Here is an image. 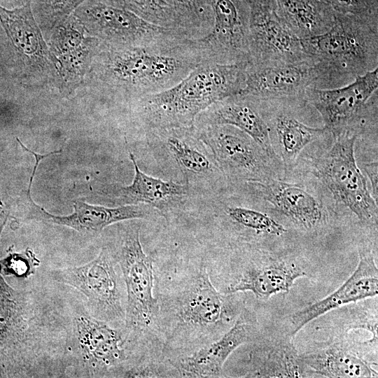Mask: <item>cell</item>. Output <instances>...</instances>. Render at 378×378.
<instances>
[{
  "instance_id": "6da1fadb",
  "label": "cell",
  "mask_w": 378,
  "mask_h": 378,
  "mask_svg": "<svg viewBox=\"0 0 378 378\" xmlns=\"http://www.w3.org/2000/svg\"><path fill=\"white\" fill-rule=\"evenodd\" d=\"M96 57L102 88L134 99L172 87L202 64L192 38L181 35L141 46L102 43Z\"/></svg>"
},
{
  "instance_id": "7a4b0ae2",
  "label": "cell",
  "mask_w": 378,
  "mask_h": 378,
  "mask_svg": "<svg viewBox=\"0 0 378 378\" xmlns=\"http://www.w3.org/2000/svg\"><path fill=\"white\" fill-rule=\"evenodd\" d=\"M183 274L169 282L167 292L162 290L157 297L162 354L172 350L186 354L210 342L226 316L225 300L206 266L190 267Z\"/></svg>"
},
{
  "instance_id": "3957f363",
  "label": "cell",
  "mask_w": 378,
  "mask_h": 378,
  "mask_svg": "<svg viewBox=\"0 0 378 378\" xmlns=\"http://www.w3.org/2000/svg\"><path fill=\"white\" fill-rule=\"evenodd\" d=\"M247 62L203 63L172 87L136 99L144 130L194 125L210 106L241 92Z\"/></svg>"
},
{
  "instance_id": "277c9868",
  "label": "cell",
  "mask_w": 378,
  "mask_h": 378,
  "mask_svg": "<svg viewBox=\"0 0 378 378\" xmlns=\"http://www.w3.org/2000/svg\"><path fill=\"white\" fill-rule=\"evenodd\" d=\"M316 88L343 86L378 65V19L335 13L326 32L301 39Z\"/></svg>"
},
{
  "instance_id": "5b68a950",
  "label": "cell",
  "mask_w": 378,
  "mask_h": 378,
  "mask_svg": "<svg viewBox=\"0 0 378 378\" xmlns=\"http://www.w3.org/2000/svg\"><path fill=\"white\" fill-rule=\"evenodd\" d=\"M109 248L120 269L125 287L124 346L129 356H133L146 344L148 336L159 332L154 262L143 249L137 224L122 227L115 246Z\"/></svg>"
},
{
  "instance_id": "8992f818",
  "label": "cell",
  "mask_w": 378,
  "mask_h": 378,
  "mask_svg": "<svg viewBox=\"0 0 378 378\" xmlns=\"http://www.w3.org/2000/svg\"><path fill=\"white\" fill-rule=\"evenodd\" d=\"M149 148L174 181L186 185L194 194H207L223 174L195 125L146 131Z\"/></svg>"
},
{
  "instance_id": "52a82bcc",
  "label": "cell",
  "mask_w": 378,
  "mask_h": 378,
  "mask_svg": "<svg viewBox=\"0 0 378 378\" xmlns=\"http://www.w3.org/2000/svg\"><path fill=\"white\" fill-rule=\"evenodd\" d=\"M108 246H103L97 256L80 265L52 269L50 277L69 286L86 299V309L93 317L115 328H122L125 302L122 288V276Z\"/></svg>"
},
{
  "instance_id": "ba28073f",
  "label": "cell",
  "mask_w": 378,
  "mask_h": 378,
  "mask_svg": "<svg viewBox=\"0 0 378 378\" xmlns=\"http://www.w3.org/2000/svg\"><path fill=\"white\" fill-rule=\"evenodd\" d=\"M71 310L74 377H115L130 360L122 328L93 317L83 304Z\"/></svg>"
},
{
  "instance_id": "9c48e42d",
  "label": "cell",
  "mask_w": 378,
  "mask_h": 378,
  "mask_svg": "<svg viewBox=\"0 0 378 378\" xmlns=\"http://www.w3.org/2000/svg\"><path fill=\"white\" fill-rule=\"evenodd\" d=\"M333 137L332 146L314 162L313 173L335 200L360 221H370L377 218V202L356 164L354 148L357 131L345 130Z\"/></svg>"
},
{
  "instance_id": "30bf717a",
  "label": "cell",
  "mask_w": 378,
  "mask_h": 378,
  "mask_svg": "<svg viewBox=\"0 0 378 378\" xmlns=\"http://www.w3.org/2000/svg\"><path fill=\"white\" fill-rule=\"evenodd\" d=\"M73 15L89 35L112 46L146 45L184 36L176 30L152 24L129 10L99 0L84 1Z\"/></svg>"
},
{
  "instance_id": "8fae6325",
  "label": "cell",
  "mask_w": 378,
  "mask_h": 378,
  "mask_svg": "<svg viewBox=\"0 0 378 378\" xmlns=\"http://www.w3.org/2000/svg\"><path fill=\"white\" fill-rule=\"evenodd\" d=\"M213 23L205 36L192 39L203 63L248 62L251 8L248 0H209Z\"/></svg>"
},
{
  "instance_id": "7c38bea8",
  "label": "cell",
  "mask_w": 378,
  "mask_h": 378,
  "mask_svg": "<svg viewBox=\"0 0 378 378\" xmlns=\"http://www.w3.org/2000/svg\"><path fill=\"white\" fill-rule=\"evenodd\" d=\"M377 67L341 87L308 88L304 98L320 114L324 127L335 136L345 130L360 129L370 102L377 97Z\"/></svg>"
},
{
  "instance_id": "4fadbf2b",
  "label": "cell",
  "mask_w": 378,
  "mask_h": 378,
  "mask_svg": "<svg viewBox=\"0 0 378 378\" xmlns=\"http://www.w3.org/2000/svg\"><path fill=\"white\" fill-rule=\"evenodd\" d=\"M195 127L223 174L246 183L267 178V155L245 132L228 125Z\"/></svg>"
},
{
  "instance_id": "5bb4252c",
  "label": "cell",
  "mask_w": 378,
  "mask_h": 378,
  "mask_svg": "<svg viewBox=\"0 0 378 378\" xmlns=\"http://www.w3.org/2000/svg\"><path fill=\"white\" fill-rule=\"evenodd\" d=\"M52 29L49 49L55 62V75L60 92L69 94L83 81L102 43L88 36L73 14Z\"/></svg>"
},
{
  "instance_id": "9a60e30c",
  "label": "cell",
  "mask_w": 378,
  "mask_h": 378,
  "mask_svg": "<svg viewBox=\"0 0 378 378\" xmlns=\"http://www.w3.org/2000/svg\"><path fill=\"white\" fill-rule=\"evenodd\" d=\"M306 59L301 38L279 20L273 8L251 9L248 63H293Z\"/></svg>"
},
{
  "instance_id": "2e32d148",
  "label": "cell",
  "mask_w": 378,
  "mask_h": 378,
  "mask_svg": "<svg viewBox=\"0 0 378 378\" xmlns=\"http://www.w3.org/2000/svg\"><path fill=\"white\" fill-rule=\"evenodd\" d=\"M316 74L308 60L293 63L254 64L247 62L241 94L259 99L304 97L308 88H316Z\"/></svg>"
},
{
  "instance_id": "e0dca14e",
  "label": "cell",
  "mask_w": 378,
  "mask_h": 378,
  "mask_svg": "<svg viewBox=\"0 0 378 378\" xmlns=\"http://www.w3.org/2000/svg\"><path fill=\"white\" fill-rule=\"evenodd\" d=\"M378 295V269L372 253L359 252V261L351 276L335 291L295 312L290 318V334L296 335L304 326L337 308Z\"/></svg>"
},
{
  "instance_id": "ac0fdd59",
  "label": "cell",
  "mask_w": 378,
  "mask_h": 378,
  "mask_svg": "<svg viewBox=\"0 0 378 378\" xmlns=\"http://www.w3.org/2000/svg\"><path fill=\"white\" fill-rule=\"evenodd\" d=\"M0 22L25 67L36 74H55V62L44 41L31 3L8 9L0 4Z\"/></svg>"
},
{
  "instance_id": "d6986e66",
  "label": "cell",
  "mask_w": 378,
  "mask_h": 378,
  "mask_svg": "<svg viewBox=\"0 0 378 378\" xmlns=\"http://www.w3.org/2000/svg\"><path fill=\"white\" fill-rule=\"evenodd\" d=\"M212 125L234 126L251 137L270 158H274L270 130L262 113L260 100L237 94L217 102L196 118L197 127Z\"/></svg>"
},
{
  "instance_id": "ffe728a7",
  "label": "cell",
  "mask_w": 378,
  "mask_h": 378,
  "mask_svg": "<svg viewBox=\"0 0 378 378\" xmlns=\"http://www.w3.org/2000/svg\"><path fill=\"white\" fill-rule=\"evenodd\" d=\"M251 328L241 319L222 336L188 353L177 355L167 361L176 377H216L229 356L251 338Z\"/></svg>"
},
{
  "instance_id": "44dd1931",
  "label": "cell",
  "mask_w": 378,
  "mask_h": 378,
  "mask_svg": "<svg viewBox=\"0 0 378 378\" xmlns=\"http://www.w3.org/2000/svg\"><path fill=\"white\" fill-rule=\"evenodd\" d=\"M36 215L34 217L44 221L71 228L80 234H99L106 227L121 221L144 219L158 214L153 206L144 204H128L116 207H106L76 201L74 211L66 216H56L36 204L30 199Z\"/></svg>"
},
{
  "instance_id": "7402d4cb",
  "label": "cell",
  "mask_w": 378,
  "mask_h": 378,
  "mask_svg": "<svg viewBox=\"0 0 378 378\" xmlns=\"http://www.w3.org/2000/svg\"><path fill=\"white\" fill-rule=\"evenodd\" d=\"M247 183L275 210L298 225L311 230L322 221L323 212L318 200L297 185L272 178Z\"/></svg>"
},
{
  "instance_id": "603a6c76",
  "label": "cell",
  "mask_w": 378,
  "mask_h": 378,
  "mask_svg": "<svg viewBox=\"0 0 378 378\" xmlns=\"http://www.w3.org/2000/svg\"><path fill=\"white\" fill-rule=\"evenodd\" d=\"M129 158L134 169L132 183L113 186L108 192L118 204H148L162 213L169 204L191 195L186 185L148 175L140 169L132 153H129Z\"/></svg>"
},
{
  "instance_id": "cb8c5ba5",
  "label": "cell",
  "mask_w": 378,
  "mask_h": 378,
  "mask_svg": "<svg viewBox=\"0 0 378 378\" xmlns=\"http://www.w3.org/2000/svg\"><path fill=\"white\" fill-rule=\"evenodd\" d=\"M306 276L301 267L286 261L250 266L226 286L225 293L250 291L257 299L265 300L273 295L288 292L295 280Z\"/></svg>"
},
{
  "instance_id": "d4e9b609",
  "label": "cell",
  "mask_w": 378,
  "mask_h": 378,
  "mask_svg": "<svg viewBox=\"0 0 378 378\" xmlns=\"http://www.w3.org/2000/svg\"><path fill=\"white\" fill-rule=\"evenodd\" d=\"M279 20L298 38L320 35L334 24L335 13L320 0H273Z\"/></svg>"
},
{
  "instance_id": "484cf974",
  "label": "cell",
  "mask_w": 378,
  "mask_h": 378,
  "mask_svg": "<svg viewBox=\"0 0 378 378\" xmlns=\"http://www.w3.org/2000/svg\"><path fill=\"white\" fill-rule=\"evenodd\" d=\"M276 111L270 115L262 110V113L270 134H275L285 165L289 166L307 145L328 132L324 127H314L304 124L285 109L278 108Z\"/></svg>"
},
{
  "instance_id": "4316f807",
  "label": "cell",
  "mask_w": 378,
  "mask_h": 378,
  "mask_svg": "<svg viewBox=\"0 0 378 378\" xmlns=\"http://www.w3.org/2000/svg\"><path fill=\"white\" fill-rule=\"evenodd\" d=\"M304 366L326 377H377L366 360L342 347L332 346L299 356Z\"/></svg>"
},
{
  "instance_id": "83f0119b",
  "label": "cell",
  "mask_w": 378,
  "mask_h": 378,
  "mask_svg": "<svg viewBox=\"0 0 378 378\" xmlns=\"http://www.w3.org/2000/svg\"><path fill=\"white\" fill-rule=\"evenodd\" d=\"M251 377H300L302 364L295 349L289 344L260 346L251 352Z\"/></svg>"
},
{
  "instance_id": "f1b7e54d",
  "label": "cell",
  "mask_w": 378,
  "mask_h": 378,
  "mask_svg": "<svg viewBox=\"0 0 378 378\" xmlns=\"http://www.w3.org/2000/svg\"><path fill=\"white\" fill-rule=\"evenodd\" d=\"M174 10L179 29L188 38L196 39L206 35L213 23L209 0H164Z\"/></svg>"
},
{
  "instance_id": "f546056e",
  "label": "cell",
  "mask_w": 378,
  "mask_h": 378,
  "mask_svg": "<svg viewBox=\"0 0 378 378\" xmlns=\"http://www.w3.org/2000/svg\"><path fill=\"white\" fill-rule=\"evenodd\" d=\"M99 1L129 10L148 22L176 30L184 35L179 29L174 10L164 0Z\"/></svg>"
},
{
  "instance_id": "4dcf8cb0",
  "label": "cell",
  "mask_w": 378,
  "mask_h": 378,
  "mask_svg": "<svg viewBox=\"0 0 378 378\" xmlns=\"http://www.w3.org/2000/svg\"><path fill=\"white\" fill-rule=\"evenodd\" d=\"M225 213L234 224L257 233L280 236L286 229L279 223L260 211L242 206H227Z\"/></svg>"
},
{
  "instance_id": "1f68e13d",
  "label": "cell",
  "mask_w": 378,
  "mask_h": 378,
  "mask_svg": "<svg viewBox=\"0 0 378 378\" xmlns=\"http://www.w3.org/2000/svg\"><path fill=\"white\" fill-rule=\"evenodd\" d=\"M87 0H34V14L46 29L55 27L67 19L75 10Z\"/></svg>"
},
{
  "instance_id": "d6a6232c",
  "label": "cell",
  "mask_w": 378,
  "mask_h": 378,
  "mask_svg": "<svg viewBox=\"0 0 378 378\" xmlns=\"http://www.w3.org/2000/svg\"><path fill=\"white\" fill-rule=\"evenodd\" d=\"M335 13L378 19V0H320Z\"/></svg>"
},
{
  "instance_id": "836d02e7",
  "label": "cell",
  "mask_w": 378,
  "mask_h": 378,
  "mask_svg": "<svg viewBox=\"0 0 378 378\" xmlns=\"http://www.w3.org/2000/svg\"><path fill=\"white\" fill-rule=\"evenodd\" d=\"M40 264V260L30 250L23 254L14 255L10 259L7 267L8 270L15 275L20 277H27L34 274Z\"/></svg>"
},
{
  "instance_id": "e575fe53",
  "label": "cell",
  "mask_w": 378,
  "mask_h": 378,
  "mask_svg": "<svg viewBox=\"0 0 378 378\" xmlns=\"http://www.w3.org/2000/svg\"><path fill=\"white\" fill-rule=\"evenodd\" d=\"M364 169L366 172L367 175L370 178L371 183L372 191L373 193V197L377 202V162H372L364 165Z\"/></svg>"
},
{
  "instance_id": "d590c367",
  "label": "cell",
  "mask_w": 378,
  "mask_h": 378,
  "mask_svg": "<svg viewBox=\"0 0 378 378\" xmlns=\"http://www.w3.org/2000/svg\"><path fill=\"white\" fill-rule=\"evenodd\" d=\"M17 141H18V143L20 144V146H22V148L23 149H24L27 152L29 153H31L34 157L36 159V162H35V164L34 166V168H33V171H32V173H31V177H30V181H29V187H28V195H30V191H31V184H32V181L34 178V175L36 174V169H37V167H38V163L40 162V161L51 155H55V154H57V153H60L62 152V149H60L59 150H56V151H53V152H50L48 153H46V154H38V153H36L35 152L29 150V148H27L26 146H24L22 143L17 138Z\"/></svg>"
},
{
  "instance_id": "8d00e7d4",
  "label": "cell",
  "mask_w": 378,
  "mask_h": 378,
  "mask_svg": "<svg viewBox=\"0 0 378 378\" xmlns=\"http://www.w3.org/2000/svg\"><path fill=\"white\" fill-rule=\"evenodd\" d=\"M250 8H274L273 0H248Z\"/></svg>"
},
{
  "instance_id": "74e56055",
  "label": "cell",
  "mask_w": 378,
  "mask_h": 378,
  "mask_svg": "<svg viewBox=\"0 0 378 378\" xmlns=\"http://www.w3.org/2000/svg\"><path fill=\"white\" fill-rule=\"evenodd\" d=\"M0 271H1V267H0Z\"/></svg>"
}]
</instances>
